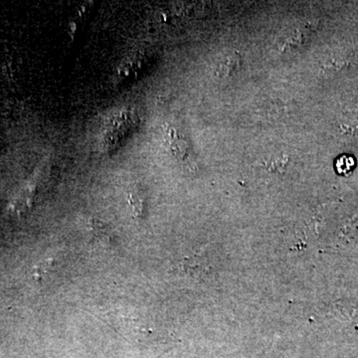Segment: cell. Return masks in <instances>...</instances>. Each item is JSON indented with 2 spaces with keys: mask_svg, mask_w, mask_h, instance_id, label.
Returning a JSON list of instances; mask_svg holds the SVG:
<instances>
[{
  "mask_svg": "<svg viewBox=\"0 0 358 358\" xmlns=\"http://www.w3.org/2000/svg\"><path fill=\"white\" fill-rule=\"evenodd\" d=\"M127 202H129V207L134 217H140L143 211V199L141 193L136 189H133L129 193Z\"/></svg>",
  "mask_w": 358,
  "mask_h": 358,
  "instance_id": "2",
  "label": "cell"
},
{
  "mask_svg": "<svg viewBox=\"0 0 358 358\" xmlns=\"http://www.w3.org/2000/svg\"><path fill=\"white\" fill-rule=\"evenodd\" d=\"M355 165L352 157L343 156L337 161V168L341 173L350 172Z\"/></svg>",
  "mask_w": 358,
  "mask_h": 358,
  "instance_id": "3",
  "label": "cell"
},
{
  "mask_svg": "<svg viewBox=\"0 0 358 358\" xmlns=\"http://www.w3.org/2000/svg\"><path fill=\"white\" fill-rule=\"evenodd\" d=\"M89 232H90L91 239L95 244L109 246L113 241L111 230L105 226L104 223L99 222V221H91L90 225H89Z\"/></svg>",
  "mask_w": 358,
  "mask_h": 358,
  "instance_id": "1",
  "label": "cell"
}]
</instances>
